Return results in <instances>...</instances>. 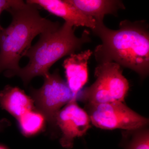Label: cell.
Wrapping results in <instances>:
<instances>
[{
    "mask_svg": "<svg viewBox=\"0 0 149 149\" xmlns=\"http://www.w3.org/2000/svg\"><path fill=\"white\" fill-rule=\"evenodd\" d=\"M92 29L101 40L94 56L98 64L114 62L137 72L142 78L149 71L148 25L144 20L120 22L119 29L107 27L103 21L96 22Z\"/></svg>",
    "mask_w": 149,
    "mask_h": 149,
    "instance_id": "6da1fadb",
    "label": "cell"
},
{
    "mask_svg": "<svg viewBox=\"0 0 149 149\" xmlns=\"http://www.w3.org/2000/svg\"><path fill=\"white\" fill-rule=\"evenodd\" d=\"M7 11L12 20L0 34V73L11 77L21 68L20 59L32 47L35 37L57 30L61 25L58 22L42 17L37 6L24 1Z\"/></svg>",
    "mask_w": 149,
    "mask_h": 149,
    "instance_id": "7a4b0ae2",
    "label": "cell"
},
{
    "mask_svg": "<svg viewBox=\"0 0 149 149\" xmlns=\"http://www.w3.org/2000/svg\"><path fill=\"white\" fill-rule=\"evenodd\" d=\"M74 27L65 22L57 30L40 35L38 42L29 49L24 56L29 58L28 64L20 68L16 75L21 78L24 85L34 77L49 73V69L58 61L80 50L83 45L90 42V33L84 30L82 36L77 37Z\"/></svg>",
    "mask_w": 149,
    "mask_h": 149,
    "instance_id": "3957f363",
    "label": "cell"
},
{
    "mask_svg": "<svg viewBox=\"0 0 149 149\" xmlns=\"http://www.w3.org/2000/svg\"><path fill=\"white\" fill-rule=\"evenodd\" d=\"M95 82L80 91L77 100L85 105L124 102L130 87L120 65L114 62L98 64L95 69Z\"/></svg>",
    "mask_w": 149,
    "mask_h": 149,
    "instance_id": "277c9868",
    "label": "cell"
},
{
    "mask_svg": "<svg viewBox=\"0 0 149 149\" xmlns=\"http://www.w3.org/2000/svg\"><path fill=\"white\" fill-rule=\"evenodd\" d=\"M42 86L39 89L30 88L31 95L36 110L44 116L54 134L58 113L65 105L76 100L66 82L61 76L58 69L44 77Z\"/></svg>",
    "mask_w": 149,
    "mask_h": 149,
    "instance_id": "5b68a950",
    "label": "cell"
},
{
    "mask_svg": "<svg viewBox=\"0 0 149 149\" xmlns=\"http://www.w3.org/2000/svg\"><path fill=\"white\" fill-rule=\"evenodd\" d=\"M85 110L91 124L104 130L131 131L148 125V118L134 111L123 102L85 105Z\"/></svg>",
    "mask_w": 149,
    "mask_h": 149,
    "instance_id": "8992f818",
    "label": "cell"
},
{
    "mask_svg": "<svg viewBox=\"0 0 149 149\" xmlns=\"http://www.w3.org/2000/svg\"><path fill=\"white\" fill-rule=\"evenodd\" d=\"M73 100L59 111L56 119V131H59V143L65 148L71 149L74 140L85 136L91 128L89 116Z\"/></svg>",
    "mask_w": 149,
    "mask_h": 149,
    "instance_id": "52a82bcc",
    "label": "cell"
},
{
    "mask_svg": "<svg viewBox=\"0 0 149 149\" xmlns=\"http://www.w3.org/2000/svg\"><path fill=\"white\" fill-rule=\"evenodd\" d=\"M26 2L63 19L65 22L70 23L74 28L85 27L93 29L96 27L94 18L83 13L68 0H28Z\"/></svg>",
    "mask_w": 149,
    "mask_h": 149,
    "instance_id": "ba28073f",
    "label": "cell"
},
{
    "mask_svg": "<svg viewBox=\"0 0 149 149\" xmlns=\"http://www.w3.org/2000/svg\"><path fill=\"white\" fill-rule=\"evenodd\" d=\"M93 54L90 50L71 54L63 63L67 84L77 99L78 94L88 82V61Z\"/></svg>",
    "mask_w": 149,
    "mask_h": 149,
    "instance_id": "9c48e42d",
    "label": "cell"
},
{
    "mask_svg": "<svg viewBox=\"0 0 149 149\" xmlns=\"http://www.w3.org/2000/svg\"><path fill=\"white\" fill-rule=\"evenodd\" d=\"M0 107L17 119L26 112L35 109L31 97L18 87L10 85L0 91Z\"/></svg>",
    "mask_w": 149,
    "mask_h": 149,
    "instance_id": "30bf717a",
    "label": "cell"
},
{
    "mask_svg": "<svg viewBox=\"0 0 149 149\" xmlns=\"http://www.w3.org/2000/svg\"><path fill=\"white\" fill-rule=\"evenodd\" d=\"M83 13L96 22L103 21L107 15L117 16L120 10L125 8L122 1L118 0H68Z\"/></svg>",
    "mask_w": 149,
    "mask_h": 149,
    "instance_id": "8fae6325",
    "label": "cell"
},
{
    "mask_svg": "<svg viewBox=\"0 0 149 149\" xmlns=\"http://www.w3.org/2000/svg\"><path fill=\"white\" fill-rule=\"evenodd\" d=\"M17 120L22 133L26 137H30L43 130L46 119L42 113L32 110L25 112Z\"/></svg>",
    "mask_w": 149,
    "mask_h": 149,
    "instance_id": "7c38bea8",
    "label": "cell"
},
{
    "mask_svg": "<svg viewBox=\"0 0 149 149\" xmlns=\"http://www.w3.org/2000/svg\"><path fill=\"white\" fill-rule=\"evenodd\" d=\"M131 136H124L122 143L124 149H149V131L146 127L130 131Z\"/></svg>",
    "mask_w": 149,
    "mask_h": 149,
    "instance_id": "4fadbf2b",
    "label": "cell"
},
{
    "mask_svg": "<svg viewBox=\"0 0 149 149\" xmlns=\"http://www.w3.org/2000/svg\"><path fill=\"white\" fill-rule=\"evenodd\" d=\"M23 1L21 0H0V17L4 11H7L12 8L18 5ZM3 29V27L0 24V34Z\"/></svg>",
    "mask_w": 149,
    "mask_h": 149,
    "instance_id": "5bb4252c",
    "label": "cell"
},
{
    "mask_svg": "<svg viewBox=\"0 0 149 149\" xmlns=\"http://www.w3.org/2000/svg\"><path fill=\"white\" fill-rule=\"evenodd\" d=\"M10 125L9 122L7 119H2L0 120V132L2 131L4 129Z\"/></svg>",
    "mask_w": 149,
    "mask_h": 149,
    "instance_id": "9a60e30c",
    "label": "cell"
},
{
    "mask_svg": "<svg viewBox=\"0 0 149 149\" xmlns=\"http://www.w3.org/2000/svg\"><path fill=\"white\" fill-rule=\"evenodd\" d=\"M0 149H7L5 147L3 146H0Z\"/></svg>",
    "mask_w": 149,
    "mask_h": 149,
    "instance_id": "2e32d148",
    "label": "cell"
}]
</instances>
